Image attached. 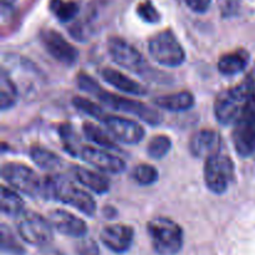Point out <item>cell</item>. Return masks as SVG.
<instances>
[{
	"label": "cell",
	"instance_id": "cell-28",
	"mask_svg": "<svg viewBox=\"0 0 255 255\" xmlns=\"http://www.w3.org/2000/svg\"><path fill=\"white\" fill-rule=\"evenodd\" d=\"M0 237H1V251L4 253L12 255H22L25 253L24 247L17 241V238L10 231L9 227L5 226V224H1Z\"/></svg>",
	"mask_w": 255,
	"mask_h": 255
},
{
	"label": "cell",
	"instance_id": "cell-3",
	"mask_svg": "<svg viewBox=\"0 0 255 255\" xmlns=\"http://www.w3.org/2000/svg\"><path fill=\"white\" fill-rule=\"evenodd\" d=\"M44 198L71 206L82 214L94 217L96 213V202L90 193L79 188L74 182L65 176H50L45 179Z\"/></svg>",
	"mask_w": 255,
	"mask_h": 255
},
{
	"label": "cell",
	"instance_id": "cell-27",
	"mask_svg": "<svg viewBox=\"0 0 255 255\" xmlns=\"http://www.w3.org/2000/svg\"><path fill=\"white\" fill-rule=\"evenodd\" d=\"M172 141L166 134H157L152 137L147 146V153L153 159H162L171 151Z\"/></svg>",
	"mask_w": 255,
	"mask_h": 255
},
{
	"label": "cell",
	"instance_id": "cell-17",
	"mask_svg": "<svg viewBox=\"0 0 255 255\" xmlns=\"http://www.w3.org/2000/svg\"><path fill=\"white\" fill-rule=\"evenodd\" d=\"M102 80L106 81L107 84L111 85L115 89L120 90V91L125 92L127 95H132V96H146L147 89L139 82L134 81V80L129 79L121 71H117L115 69H110V67H104L100 71Z\"/></svg>",
	"mask_w": 255,
	"mask_h": 255
},
{
	"label": "cell",
	"instance_id": "cell-2",
	"mask_svg": "<svg viewBox=\"0 0 255 255\" xmlns=\"http://www.w3.org/2000/svg\"><path fill=\"white\" fill-rule=\"evenodd\" d=\"M255 97V80L252 75L242 82L222 91L216 97L214 117L223 126L234 125Z\"/></svg>",
	"mask_w": 255,
	"mask_h": 255
},
{
	"label": "cell",
	"instance_id": "cell-25",
	"mask_svg": "<svg viewBox=\"0 0 255 255\" xmlns=\"http://www.w3.org/2000/svg\"><path fill=\"white\" fill-rule=\"evenodd\" d=\"M50 10L62 22H67L79 14V5L66 0H50Z\"/></svg>",
	"mask_w": 255,
	"mask_h": 255
},
{
	"label": "cell",
	"instance_id": "cell-6",
	"mask_svg": "<svg viewBox=\"0 0 255 255\" xmlns=\"http://www.w3.org/2000/svg\"><path fill=\"white\" fill-rule=\"evenodd\" d=\"M148 52L157 64L178 67L186 61V51L171 30H163L148 40Z\"/></svg>",
	"mask_w": 255,
	"mask_h": 255
},
{
	"label": "cell",
	"instance_id": "cell-12",
	"mask_svg": "<svg viewBox=\"0 0 255 255\" xmlns=\"http://www.w3.org/2000/svg\"><path fill=\"white\" fill-rule=\"evenodd\" d=\"M40 40L42 46L56 61L64 65H74L79 57V51L72 44H70L60 32L52 29H45L40 32Z\"/></svg>",
	"mask_w": 255,
	"mask_h": 255
},
{
	"label": "cell",
	"instance_id": "cell-29",
	"mask_svg": "<svg viewBox=\"0 0 255 255\" xmlns=\"http://www.w3.org/2000/svg\"><path fill=\"white\" fill-rule=\"evenodd\" d=\"M72 105H74L79 111L84 112V114H86L87 116L92 117V119H96L97 121L100 122L104 121L107 116V114L105 112L104 109H101V107H100L97 104H95L94 101L85 99V97H79V96L74 97V100H72Z\"/></svg>",
	"mask_w": 255,
	"mask_h": 255
},
{
	"label": "cell",
	"instance_id": "cell-4",
	"mask_svg": "<svg viewBox=\"0 0 255 255\" xmlns=\"http://www.w3.org/2000/svg\"><path fill=\"white\" fill-rule=\"evenodd\" d=\"M147 232L153 251L158 255H176L183 247V229L167 217H157L147 223Z\"/></svg>",
	"mask_w": 255,
	"mask_h": 255
},
{
	"label": "cell",
	"instance_id": "cell-14",
	"mask_svg": "<svg viewBox=\"0 0 255 255\" xmlns=\"http://www.w3.org/2000/svg\"><path fill=\"white\" fill-rule=\"evenodd\" d=\"M134 238L133 228L126 224H110L100 233L101 243L116 254H124L129 251Z\"/></svg>",
	"mask_w": 255,
	"mask_h": 255
},
{
	"label": "cell",
	"instance_id": "cell-22",
	"mask_svg": "<svg viewBox=\"0 0 255 255\" xmlns=\"http://www.w3.org/2000/svg\"><path fill=\"white\" fill-rule=\"evenodd\" d=\"M30 156L34 163L45 171H56L64 164L61 157L41 146L32 147L30 149Z\"/></svg>",
	"mask_w": 255,
	"mask_h": 255
},
{
	"label": "cell",
	"instance_id": "cell-23",
	"mask_svg": "<svg viewBox=\"0 0 255 255\" xmlns=\"http://www.w3.org/2000/svg\"><path fill=\"white\" fill-rule=\"evenodd\" d=\"M0 208H1L2 214L16 218L25 211V202L14 189L2 186L1 197H0Z\"/></svg>",
	"mask_w": 255,
	"mask_h": 255
},
{
	"label": "cell",
	"instance_id": "cell-33",
	"mask_svg": "<svg viewBox=\"0 0 255 255\" xmlns=\"http://www.w3.org/2000/svg\"><path fill=\"white\" fill-rule=\"evenodd\" d=\"M239 1L241 0H219V9H221L222 16L231 17L236 15L239 9Z\"/></svg>",
	"mask_w": 255,
	"mask_h": 255
},
{
	"label": "cell",
	"instance_id": "cell-13",
	"mask_svg": "<svg viewBox=\"0 0 255 255\" xmlns=\"http://www.w3.org/2000/svg\"><path fill=\"white\" fill-rule=\"evenodd\" d=\"M79 157H81L82 161L89 163L90 166L105 173L120 174L126 169V162L124 159L95 147L82 146Z\"/></svg>",
	"mask_w": 255,
	"mask_h": 255
},
{
	"label": "cell",
	"instance_id": "cell-7",
	"mask_svg": "<svg viewBox=\"0 0 255 255\" xmlns=\"http://www.w3.org/2000/svg\"><path fill=\"white\" fill-rule=\"evenodd\" d=\"M15 227L20 238L35 247L49 246L52 241V226L47 218L32 211H24L15 218Z\"/></svg>",
	"mask_w": 255,
	"mask_h": 255
},
{
	"label": "cell",
	"instance_id": "cell-9",
	"mask_svg": "<svg viewBox=\"0 0 255 255\" xmlns=\"http://www.w3.org/2000/svg\"><path fill=\"white\" fill-rule=\"evenodd\" d=\"M232 141L241 157H249L255 152V97L234 124Z\"/></svg>",
	"mask_w": 255,
	"mask_h": 255
},
{
	"label": "cell",
	"instance_id": "cell-5",
	"mask_svg": "<svg viewBox=\"0 0 255 255\" xmlns=\"http://www.w3.org/2000/svg\"><path fill=\"white\" fill-rule=\"evenodd\" d=\"M1 176L15 191L21 192L32 198L44 197L45 179L42 181L39 174L26 164L7 162L1 167Z\"/></svg>",
	"mask_w": 255,
	"mask_h": 255
},
{
	"label": "cell",
	"instance_id": "cell-30",
	"mask_svg": "<svg viewBox=\"0 0 255 255\" xmlns=\"http://www.w3.org/2000/svg\"><path fill=\"white\" fill-rule=\"evenodd\" d=\"M59 132L64 148L66 149L71 156H79L82 147H80L79 141H77V137L76 134H75L72 127L70 126V125H62V126L60 127Z\"/></svg>",
	"mask_w": 255,
	"mask_h": 255
},
{
	"label": "cell",
	"instance_id": "cell-18",
	"mask_svg": "<svg viewBox=\"0 0 255 255\" xmlns=\"http://www.w3.org/2000/svg\"><path fill=\"white\" fill-rule=\"evenodd\" d=\"M249 62H251V54L246 49H237L234 51L222 55L217 66L222 75L234 76L244 71Z\"/></svg>",
	"mask_w": 255,
	"mask_h": 255
},
{
	"label": "cell",
	"instance_id": "cell-8",
	"mask_svg": "<svg viewBox=\"0 0 255 255\" xmlns=\"http://www.w3.org/2000/svg\"><path fill=\"white\" fill-rule=\"evenodd\" d=\"M234 172L236 167L231 157L222 152L213 154L204 163L203 173L207 188L214 194L224 193L234 181Z\"/></svg>",
	"mask_w": 255,
	"mask_h": 255
},
{
	"label": "cell",
	"instance_id": "cell-1",
	"mask_svg": "<svg viewBox=\"0 0 255 255\" xmlns=\"http://www.w3.org/2000/svg\"><path fill=\"white\" fill-rule=\"evenodd\" d=\"M76 85L79 86L80 90L95 96L99 101H101L102 104L111 107V109L136 116L137 119L142 120L143 122L152 125V126H157L162 122V116L159 115L158 111L151 109V107L147 106L143 102L138 101V100L127 99L125 96H120V95L106 91V90L100 86L96 80L92 79L91 76H89L85 72L77 74Z\"/></svg>",
	"mask_w": 255,
	"mask_h": 255
},
{
	"label": "cell",
	"instance_id": "cell-32",
	"mask_svg": "<svg viewBox=\"0 0 255 255\" xmlns=\"http://www.w3.org/2000/svg\"><path fill=\"white\" fill-rule=\"evenodd\" d=\"M75 252L77 255H100V248L96 242L85 237L75 244Z\"/></svg>",
	"mask_w": 255,
	"mask_h": 255
},
{
	"label": "cell",
	"instance_id": "cell-24",
	"mask_svg": "<svg viewBox=\"0 0 255 255\" xmlns=\"http://www.w3.org/2000/svg\"><path fill=\"white\" fill-rule=\"evenodd\" d=\"M82 131H84V134L86 136V138L94 142V143H96L97 146L104 147L106 149H119V146L114 141L111 134L105 132L104 129L100 128L99 126H96L92 122H85L82 125Z\"/></svg>",
	"mask_w": 255,
	"mask_h": 255
},
{
	"label": "cell",
	"instance_id": "cell-20",
	"mask_svg": "<svg viewBox=\"0 0 255 255\" xmlns=\"http://www.w3.org/2000/svg\"><path fill=\"white\" fill-rule=\"evenodd\" d=\"M72 176L80 184L89 188L97 194H105L110 191V181L102 174L87 169L85 167L74 166L71 169Z\"/></svg>",
	"mask_w": 255,
	"mask_h": 255
},
{
	"label": "cell",
	"instance_id": "cell-11",
	"mask_svg": "<svg viewBox=\"0 0 255 255\" xmlns=\"http://www.w3.org/2000/svg\"><path fill=\"white\" fill-rule=\"evenodd\" d=\"M102 124L106 126L107 131L111 134L112 138L117 139L125 144L139 143L146 134L143 127L138 122L131 119L107 115Z\"/></svg>",
	"mask_w": 255,
	"mask_h": 255
},
{
	"label": "cell",
	"instance_id": "cell-31",
	"mask_svg": "<svg viewBox=\"0 0 255 255\" xmlns=\"http://www.w3.org/2000/svg\"><path fill=\"white\" fill-rule=\"evenodd\" d=\"M137 14L143 21L149 22V24H156L161 20V14L149 0L139 2L137 6Z\"/></svg>",
	"mask_w": 255,
	"mask_h": 255
},
{
	"label": "cell",
	"instance_id": "cell-35",
	"mask_svg": "<svg viewBox=\"0 0 255 255\" xmlns=\"http://www.w3.org/2000/svg\"><path fill=\"white\" fill-rule=\"evenodd\" d=\"M37 255H64V254H62V252H60L59 249L54 248V247H50L49 244V246L41 247V249H40Z\"/></svg>",
	"mask_w": 255,
	"mask_h": 255
},
{
	"label": "cell",
	"instance_id": "cell-34",
	"mask_svg": "<svg viewBox=\"0 0 255 255\" xmlns=\"http://www.w3.org/2000/svg\"><path fill=\"white\" fill-rule=\"evenodd\" d=\"M187 6L196 12H206L211 6L212 0H184Z\"/></svg>",
	"mask_w": 255,
	"mask_h": 255
},
{
	"label": "cell",
	"instance_id": "cell-21",
	"mask_svg": "<svg viewBox=\"0 0 255 255\" xmlns=\"http://www.w3.org/2000/svg\"><path fill=\"white\" fill-rule=\"evenodd\" d=\"M19 90L5 67L0 70V109L9 110L16 104Z\"/></svg>",
	"mask_w": 255,
	"mask_h": 255
},
{
	"label": "cell",
	"instance_id": "cell-15",
	"mask_svg": "<svg viewBox=\"0 0 255 255\" xmlns=\"http://www.w3.org/2000/svg\"><path fill=\"white\" fill-rule=\"evenodd\" d=\"M51 223L52 228L56 229L59 233L66 237L81 239L86 236L87 226L82 219L74 216L70 212L64 209H54L49 213L47 218Z\"/></svg>",
	"mask_w": 255,
	"mask_h": 255
},
{
	"label": "cell",
	"instance_id": "cell-16",
	"mask_svg": "<svg viewBox=\"0 0 255 255\" xmlns=\"http://www.w3.org/2000/svg\"><path fill=\"white\" fill-rule=\"evenodd\" d=\"M222 149V138L214 129H199L189 141V151L197 158H209L219 153Z\"/></svg>",
	"mask_w": 255,
	"mask_h": 255
},
{
	"label": "cell",
	"instance_id": "cell-26",
	"mask_svg": "<svg viewBox=\"0 0 255 255\" xmlns=\"http://www.w3.org/2000/svg\"><path fill=\"white\" fill-rule=\"evenodd\" d=\"M158 171L148 163L137 164L132 171V178L139 186H152L158 181Z\"/></svg>",
	"mask_w": 255,
	"mask_h": 255
},
{
	"label": "cell",
	"instance_id": "cell-10",
	"mask_svg": "<svg viewBox=\"0 0 255 255\" xmlns=\"http://www.w3.org/2000/svg\"><path fill=\"white\" fill-rule=\"evenodd\" d=\"M107 51L112 61L124 69L136 74H142L146 70V64L141 52L121 37H110L107 41Z\"/></svg>",
	"mask_w": 255,
	"mask_h": 255
},
{
	"label": "cell",
	"instance_id": "cell-19",
	"mask_svg": "<svg viewBox=\"0 0 255 255\" xmlns=\"http://www.w3.org/2000/svg\"><path fill=\"white\" fill-rule=\"evenodd\" d=\"M153 104L158 109L171 112H184L191 110L196 104L193 94L189 91H179L174 94L162 95L153 100Z\"/></svg>",
	"mask_w": 255,
	"mask_h": 255
}]
</instances>
